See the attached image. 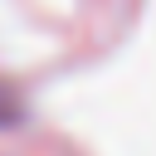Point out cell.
Returning a JSON list of instances; mask_svg holds the SVG:
<instances>
[{
    "instance_id": "obj_1",
    "label": "cell",
    "mask_w": 156,
    "mask_h": 156,
    "mask_svg": "<svg viewBox=\"0 0 156 156\" xmlns=\"http://www.w3.org/2000/svg\"><path fill=\"white\" fill-rule=\"evenodd\" d=\"M24 117V102H20V93H10L5 83H0V127H15Z\"/></svg>"
}]
</instances>
